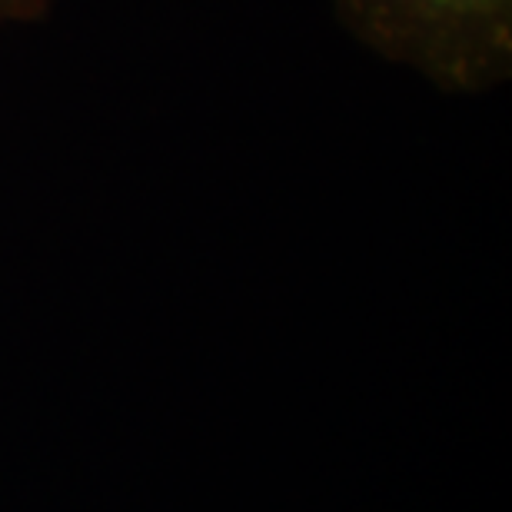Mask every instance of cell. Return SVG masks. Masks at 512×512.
I'll use <instances>...</instances> for the list:
<instances>
[{
  "mask_svg": "<svg viewBox=\"0 0 512 512\" xmlns=\"http://www.w3.org/2000/svg\"><path fill=\"white\" fill-rule=\"evenodd\" d=\"M366 47L443 90H483L509 77L512 0H336Z\"/></svg>",
  "mask_w": 512,
  "mask_h": 512,
  "instance_id": "obj_1",
  "label": "cell"
},
{
  "mask_svg": "<svg viewBox=\"0 0 512 512\" xmlns=\"http://www.w3.org/2000/svg\"><path fill=\"white\" fill-rule=\"evenodd\" d=\"M50 0H0V24H27L47 14Z\"/></svg>",
  "mask_w": 512,
  "mask_h": 512,
  "instance_id": "obj_2",
  "label": "cell"
}]
</instances>
